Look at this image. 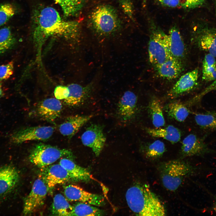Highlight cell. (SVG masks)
<instances>
[{
	"instance_id": "e0dca14e",
	"label": "cell",
	"mask_w": 216,
	"mask_h": 216,
	"mask_svg": "<svg viewBox=\"0 0 216 216\" xmlns=\"http://www.w3.org/2000/svg\"><path fill=\"white\" fill-rule=\"evenodd\" d=\"M137 98L133 92L127 91L121 98L118 104L117 113L123 121L127 122L132 119L135 115Z\"/></svg>"
},
{
	"instance_id": "d6986e66",
	"label": "cell",
	"mask_w": 216,
	"mask_h": 216,
	"mask_svg": "<svg viewBox=\"0 0 216 216\" xmlns=\"http://www.w3.org/2000/svg\"><path fill=\"white\" fill-rule=\"evenodd\" d=\"M168 35L171 56L184 62L186 55V48L178 27L174 26L171 28Z\"/></svg>"
},
{
	"instance_id": "44dd1931",
	"label": "cell",
	"mask_w": 216,
	"mask_h": 216,
	"mask_svg": "<svg viewBox=\"0 0 216 216\" xmlns=\"http://www.w3.org/2000/svg\"><path fill=\"white\" fill-rule=\"evenodd\" d=\"M92 117V115L69 116L60 125L59 132L62 135L70 139Z\"/></svg>"
},
{
	"instance_id": "5bb4252c",
	"label": "cell",
	"mask_w": 216,
	"mask_h": 216,
	"mask_svg": "<svg viewBox=\"0 0 216 216\" xmlns=\"http://www.w3.org/2000/svg\"><path fill=\"white\" fill-rule=\"evenodd\" d=\"M41 169V177L48 188H52L57 185L73 181L67 171L59 164H52Z\"/></svg>"
},
{
	"instance_id": "6da1fadb",
	"label": "cell",
	"mask_w": 216,
	"mask_h": 216,
	"mask_svg": "<svg viewBox=\"0 0 216 216\" xmlns=\"http://www.w3.org/2000/svg\"><path fill=\"white\" fill-rule=\"evenodd\" d=\"M80 30L79 22L63 20L55 9L47 7L42 8L36 14L34 38L38 42L43 41L54 36L77 39Z\"/></svg>"
},
{
	"instance_id": "ba28073f",
	"label": "cell",
	"mask_w": 216,
	"mask_h": 216,
	"mask_svg": "<svg viewBox=\"0 0 216 216\" xmlns=\"http://www.w3.org/2000/svg\"><path fill=\"white\" fill-rule=\"evenodd\" d=\"M48 188L41 176L35 181L30 193L24 200L23 210L24 215L31 214L44 205Z\"/></svg>"
},
{
	"instance_id": "74e56055",
	"label": "cell",
	"mask_w": 216,
	"mask_h": 216,
	"mask_svg": "<svg viewBox=\"0 0 216 216\" xmlns=\"http://www.w3.org/2000/svg\"><path fill=\"white\" fill-rule=\"evenodd\" d=\"M163 6L169 8L181 7V0H157Z\"/></svg>"
},
{
	"instance_id": "7a4b0ae2",
	"label": "cell",
	"mask_w": 216,
	"mask_h": 216,
	"mask_svg": "<svg viewBox=\"0 0 216 216\" xmlns=\"http://www.w3.org/2000/svg\"><path fill=\"white\" fill-rule=\"evenodd\" d=\"M125 198L128 207L136 215H165V208L159 198L145 185L131 187L127 191Z\"/></svg>"
},
{
	"instance_id": "9a60e30c",
	"label": "cell",
	"mask_w": 216,
	"mask_h": 216,
	"mask_svg": "<svg viewBox=\"0 0 216 216\" xmlns=\"http://www.w3.org/2000/svg\"><path fill=\"white\" fill-rule=\"evenodd\" d=\"M95 80L92 81L85 86L73 83L67 87L69 93L68 97L64 100L68 106H76L84 103L90 96L96 85Z\"/></svg>"
},
{
	"instance_id": "d590c367",
	"label": "cell",
	"mask_w": 216,
	"mask_h": 216,
	"mask_svg": "<svg viewBox=\"0 0 216 216\" xmlns=\"http://www.w3.org/2000/svg\"><path fill=\"white\" fill-rule=\"evenodd\" d=\"M206 3V0H181V7L186 10H193L201 7Z\"/></svg>"
},
{
	"instance_id": "8d00e7d4",
	"label": "cell",
	"mask_w": 216,
	"mask_h": 216,
	"mask_svg": "<svg viewBox=\"0 0 216 216\" xmlns=\"http://www.w3.org/2000/svg\"><path fill=\"white\" fill-rule=\"evenodd\" d=\"M69 90L67 86H59L56 87L54 94L56 98L62 100L67 98L69 95Z\"/></svg>"
},
{
	"instance_id": "cb8c5ba5",
	"label": "cell",
	"mask_w": 216,
	"mask_h": 216,
	"mask_svg": "<svg viewBox=\"0 0 216 216\" xmlns=\"http://www.w3.org/2000/svg\"><path fill=\"white\" fill-rule=\"evenodd\" d=\"M73 208V206L61 194H57L54 196L52 206V212L53 214L61 216H71Z\"/></svg>"
},
{
	"instance_id": "836d02e7",
	"label": "cell",
	"mask_w": 216,
	"mask_h": 216,
	"mask_svg": "<svg viewBox=\"0 0 216 216\" xmlns=\"http://www.w3.org/2000/svg\"><path fill=\"white\" fill-rule=\"evenodd\" d=\"M14 71V62L12 60L0 66V82L8 79Z\"/></svg>"
},
{
	"instance_id": "3957f363",
	"label": "cell",
	"mask_w": 216,
	"mask_h": 216,
	"mask_svg": "<svg viewBox=\"0 0 216 216\" xmlns=\"http://www.w3.org/2000/svg\"><path fill=\"white\" fill-rule=\"evenodd\" d=\"M88 23L92 31L102 38L110 37L119 31L121 22L118 12L110 5H99L89 15Z\"/></svg>"
},
{
	"instance_id": "4fadbf2b",
	"label": "cell",
	"mask_w": 216,
	"mask_h": 216,
	"mask_svg": "<svg viewBox=\"0 0 216 216\" xmlns=\"http://www.w3.org/2000/svg\"><path fill=\"white\" fill-rule=\"evenodd\" d=\"M199 75L198 68L182 76L168 92L167 97L174 99L194 89L198 84Z\"/></svg>"
},
{
	"instance_id": "ac0fdd59",
	"label": "cell",
	"mask_w": 216,
	"mask_h": 216,
	"mask_svg": "<svg viewBox=\"0 0 216 216\" xmlns=\"http://www.w3.org/2000/svg\"><path fill=\"white\" fill-rule=\"evenodd\" d=\"M19 175L16 169L12 166L0 167V199L11 192L18 184Z\"/></svg>"
},
{
	"instance_id": "277c9868",
	"label": "cell",
	"mask_w": 216,
	"mask_h": 216,
	"mask_svg": "<svg viewBox=\"0 0 216 216\" xmlns=\"http://www.w3.org/2000/svg\"><path fill=\"white\" fill-rule=\"evenodd\" d=\"M159 169L163 185L171 191L178 189L185 178L192 174L194 170L190 164L180 160L165 162L160 165Z\"/></svg>"
},
{
	"instance_id": "9c48e42d",
	"label": "cell",
	"mask_w": 216,
	"mask_h": 216,
	"mask_svg": "<svg viewBox=\"0 0 216 216\" xmlns=\"http://www.w3.org/2000/svg\"><path fill=\"white\" fill-rule=\"evenodd\" d=\"M54 131V128L50 126L29 127L14 132L11 137V140L16 144L28 141H46L52 136Z\"/></svg>"
},
{
	"instance_id": "484cf974",
	"label": "cell",
	"mask_w": 216,
	"mask_h": 216,
	"mask_svg": "<svg viewBox=\"0 0 216 216\" xmlns=\"http://www.w3.org/2000/svg\"><path fill=\"white\" fill-rule=\"evenodd\" d=\"M166 112L168 116L179 122L184 121L189 115L190 111L183 104L174 101L166 106Z\"/></svg>"
},
{
	"instance_id": "5b68a950",
	"label": "cell",
	"mask_w": 216,
	"mask_h": 216,
	"mask_svg": "<svg viewBox=\"0 0 216 216\" xmlns=\"http://www.w3.org/2000/svg\"><path fill=\"white\" fill-rule=\"evenodd\" d=\"M148 51L149 61L154 68L172 57L168 46V35L151 22Z\"/></svg>"
},
{
	"instance_id": "52a82bcc",
	"label": "cell",
	"mask_w": 216,
	"mask_h": 216,
	"mask_svg": "<svg viewBox=\"0 0 216 216\" xmlns=\"http://www.w3.org/2000/svg\"><path fill=\"white\" fill-rule=\"evenodd\" d=\"M192 40L200 50L216 58V28L206 22H198L194 26Z\"/></svg>"
},
{
	"instance_id": "f1b7e54d",
	"label": "cell",
	"mask_w": 216,
	"mask_h": 216,
	"mask_svg": "<svg viewBox=\"0 0 216 216\" xmlns=\"http://www.w3.org/2000/svg\"><path fill=\"white\" fill-rule=\"evenodd\" d=\"M194 118L197 124L201 128L216 130V112L208 111L196 113Z\"/></svg>"
},
{
	"instance_id": "1f68e13d",
	"label": "cell",
	"mask_w": 216,
	"mask_h": 216,
	"mask_svg": "<svg viewBox=\"0 0 216 216\" xmlns=\"http://www.w3.org/2000/svg\"><path fill=\"white\" fill-rule=\"evenodd\" d=\"M142 149L146 157L152 160L160 158L166 151L164 143L158 140L145 146Z\"/></svg>"
},
{
	"instance_id": "f546056e",
	"label": "cell",
	"mask_w": 216,
	"mask_h": 216,
	"mask_svg": "<svg viewBox=\"0 0 216 216\" xmlns=\"http://www.w3.org/2000/svg\"><path fill=\"white\" fill-rule=\"evenodd\" d=\"M16 43V39L9 27L0 29V55L12 49Z\"/></svg>"
},
{
	"instance_id": "7402d4cb",
	"label": "cell",
	"mask_w": 216,
	"mask_h": 216,
	"mask_svg": "<svg viewBox=\"0 0 216 216\" xmlns=\"http://www.w3.org/2000/svg\"><path fill=\"white\" fill-rule=\"evenodd\" d=\"M59 164L67 171L73 181L88 182L92 179L88 170L78 165L70 159L62 158Z\"/></svg>"
},
{
	"instance_id": "e575fe53",
	"label": "cell",
	"mask_w": 216,
	"mask_h": 216,
	"mask_svg": "<svg viewBox=\"0 0 216 216\" xmlns=\"http://www.w3.org/2000/svg\"><path fill=\"white\" fill-rule=\"evenodd\" d=\"M123 12L130 19L134 21V8L131 0H118Z\"/></svg>"
},
{
	"instance_id": "ab89813d",
	"label": "cell",
	"mask_w": 216,
	"mask_h": 216,
	"mask_svg": "<svg viewBox=\"0 0 216 216\" xmlns=\"http://www.w3.org/2000/svg\"><path fill=\"white\" fill-rule=\"evenodd\" d=\"M4 93L2 84L0 83V99L3 96Z\"/></svg>"
},
{
	"instance_id": "603a6c76",
	"label": "cell",
	"mask_w": 216,
	"mask_h": 216,
	"mask_svg": "<svg viewBox=\"0 0 216 216\" xmlns=\"http://www.w3.org/2000/svg\"><path fill=\"white\" fill-rule=\"evenodd\" d=\"M145 130L151 136L163 138L172 144L177 143L181 139V132L173 125H169L164 128H146Z\"/></svg>"
},
{
	"instance_id": "2e32d148",
	"label": "cell",
	"mask_w": 216,
	"mask_h": 216,
	"mask_svg": "<svg viewBox=\"0 0 216 216\" xmlns=\"http://www.w3.org/2000/svg\"><path fill=\"white\" fill-rule=\"evenodd\" d=\"M62 105L59 100L53 98L46 99L37 105L35 111L37 115L41 119L53 123L60 116Z\"/></svg>"
},
{
	"instance_id": "7c38bea8",
	"label": "cell",
	"mask_w": 216,
	"mask_h": 216,
	"mask_svg": "<svg viewBox=\"0 0 216 216\" xmlns=\"http://www.w3.org/2000/svg\"><path fill=\"white\" fill-rule=\"evenodd\" d=\"M204 140V137H200L193 134L188 135L182 142L181 149L182 156L184 157L203 156L215 152L209 147Z\"/></svg>"
},
{
	"instance_id": "4dcf8cb0",
	"label": "cell",
	"mask_w": 216,
	"mask_h": 216,
	"mask_svg": "<svg viewBox=\"0 0 216 216\" xmlns=\"http://www.w3.org/2000/svg\"><path fill=\"white\" fill-rule=\"evenodd\" d=\"M88 204L79 202L74 206L71 216H101L104 214V212L96 207Z\"/></svg>"
},
{
	"instance_id": "30bf717a",
	"label": "cell",
	"mask_w": 216,
	"mask_h": 216,
	"mask_svg": "<svg viewBox=\"0 0 216 216\" xmlns=\"http://www.w3.org/2000/svg\"><path fill=\"white\" fill-rule=\"evenodd\" d=\"M64 193L66 199L70 201H78L97 206L105 204L103 196L89 193L76 185L69 184L65 186Z\"/></svg>"
},
{
	"instance_id": "4316f807",
	"label": "cell",
	"mask_w": 216,
	"mask_h": 216,
	"mask_svg": "<svg viewBox=\"0 0 216 216\" xmlns=\"http://www.w3.org/2000/svg\"><path fill=\"white\" fill-rule=\"evenodd\" d=\"M215 58L209 53L206 54L202 63V78L206 82L216 80V60Z\"/></svg>"
},
{
	"instance_id": "f35d334b",
	"label": "cell",
	"mask_w": 216,
	"mask_h": 216,
	"mask_svg": "<svg viewBox=\"0 0 216 216\" xmlns=\"http://www.w3.org/2000/svg\"><path fill=\"white\" fill-rule=\"evenodd\" d=\"M214 198V202L212 207L213 211L216 213V196L213 195Z\"/></svg>"
},
{
	"instance_id": "60d3db41",
	"label": "cell",
	"mask_w": 216,
	"mask_h": 216,
	"mask_svg": "<svg viewBox=\"0 0 216 216\" xmlns=\"http://www.w3.org/2000/svg\"><path fill=\"white\" fill-rule=\"evenodd\" d=\"M215 0V1H216V0Z\"/></svg>"
},
{
	"instance_id": "8992f818",
	"label": "cell",
	"mask_w": 216,
	"mask_h": 216,
	"mask_svg": "<svg viewBox=\"0 0 216 216\" xmlns=\"http://www.w3.org/2000/svg\"><path fill=\"white\" fill-rule=\"evenodd\" d=\"M64 156L71 158L74 157L70 149L61 148L40 142L33 147L29 159L32 163L41 169L52 164Z\"/></svg>"
},
{
	"instance_id": "d4e9b609",
	"label": "cell",
	"mask_w": 216,
	"mask_h": 216,
	"mask_svg": "<svg viewBox=\"0 0 216 216\" xmlns=\"http://www.w3.org/2000/svg\"><path fill=\"white\" fill-rule=\"evenodd\" d=\"M148 109L153 124L155 128L164 126L165 121L163 110L158 99L153 97L150 101Z\"/></svg>"
},
{
	"instance_id": "8fae6325",
	"label": "cell",
	"mask_w": 216,
	"mask_h": 216,
	"mask_svg": "<svg viewBox=\"0 0 216 216\" xmlns=\"http://www.w3.org/2000/svg\"><path fill=\"white\" fill-rule=\"evenodd\" d=\"M81 140L83 145L91 148L95 155L98 156L103 149L106 140L103 127L99 124H91L83 133Z\"/></svg>"
},
{
	"instance_id": "d6a6232c",
	"label": "cell",
	"mask_w": 216,
	"mask_h": 216,
	"mask_svg": "<svg viewBox=\"0 0 216 216\" xmlns=\"http://www.w3.org/2000/svg\"><path fill=\"white\" fill-rule=\"evenodd\" d=\"M15 8L9 3L0 4V27L5 24L15 14Z\"/></svg>"
},
{
	"instance_id": "83f0119b",
	"label": "cell",
	"mask_w": 216,
	"mask_h": 216,
	"mask_svg": "<svg viewBox=\"0 0 216 216\" xmlns=\"http://www.w3.org/2000/svg\"><path fill=\"white\" fill-rule=\"evenodd\" d=\"M61 7L67 16L77 14L82 9L87 0H54Z\"/></svg>"
},
{
	"instance_id": "ffe728a7",
	"label": "cell",
	"mask_w": 216,
	"mask_h": 216,
	"mask_svg": "<svg viewBox=\"0 0 216 216\" xmlns=\"http://www.w3.org/2000/svg\"><path fill=\"white\" fill-rule=\"evenodd\" d=\"M154 69L159 77L171 80L180 76L184 69V65L183 62L171 57Z\"/></svg>"
}]
</instances>
